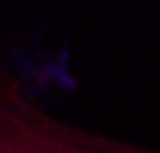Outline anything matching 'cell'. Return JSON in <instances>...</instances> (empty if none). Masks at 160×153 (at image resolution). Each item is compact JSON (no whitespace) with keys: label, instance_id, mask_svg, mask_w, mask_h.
Segmentation results:
<instances>
[{"label":"cell","instance_id":"6da1fadb","mask_svg":"<svg viewBox=\"0 0 160 153\" xmlns=\"http://www.w3.org/2000/svg\"><path fill=\"white\" fill-rule=\"evenodd\" d=\"M0 153H160L157 146L80 123L47 103L0 57Z\"/></svg>","mask_w":160,"mask_h":153}]
</instances>
